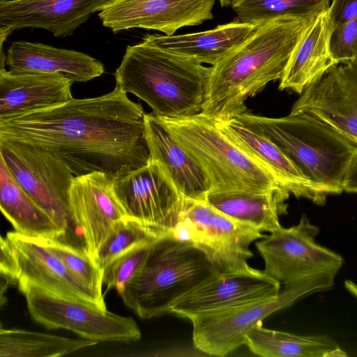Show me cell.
<instances>
[{"mask_svg":"<svg viewBox=\"0 0 357 357\" xmlns=\"http://www.w3.org/2000/svg\"><path fill=\"white\" fill-rule=\"evenodd\" d=\"M290 113L310 114L357 144V66H332L301 93Z\"/></svg>","mask_w":357,"mask_h":357,"instance_id":"9a60e30c","label":"cell"},{"mask_svg":"<svg viewBox=\"0 0 357 357\" xmlns=\"http://www.w3.org/2000/svg\"><path fill=\"white\" fill-rule=\"evenodd\" d=\"M331 0H235L238 20L259 26L282 17H316L327 10Z\"/></svg>","mask_w":357,"mask_h":357,"instance_id":"f1b7e54d","label":"cell"},{"mask_svg":"<svg viewBox=\"0 0 357 357\" xmlns=\"http://www.w3.org/2000/svg\"><path fill=\"white\" fill-rule=\"evenodd\" d=\"M154 240L132 247L104 267L102 280V284L107 285V290L114 289L119 294L125 289L142 267Z\"/></svg>","mask_w":357,"mask_h":357,"instance_id":"1f68e13d","label":"cell"},{"mask_svg":"<svg viewBox=\"0 0 357 357\" xmlns=\"http://www.w3.org/2000/svg\"><path fill=\"white\" fill-rule=\"evenodd\" d=\"M0 208L15 231L33 238L66 236L53 218L19 185L0 157Z\"/></svg>","mask_w":357,"mask_h":357,"instance_id":"484cf974","label":"cell"},{"mask_svg":"<svg viewBox=\"0 0 357 357\" xmlns=\"http://www.w3.org/2000/svg\"><path fill=\"white\" fill-rule=\"evenodd\" d=\"M112 1L1 0L0 28L10 33L24 28L43 29L64 38Z\"/></svg>","mask_w":357,"mask_h":357,"instance_id":"ac0fdd59","label":"cell"},{"mask_svg":"<svg viewBox=\"0 0 357 357\" xmlns=\"http://www.w3.org/2000/svg\"><path fill=\"white\" fill-rule=\"evenodd\" d=\"M114 177L93 172L75 176L69 191L73 220L93 257L114 225L126 215L113 189Z\"/></svg>","mask_w":357,"mask_h":357,"instance_id":"e0dca14e","label":"cell"},{"mask_svg":"<svg viewBox=\"0 0 357 357\" xmlns=\"http://www.w3.org/2000/svg\"><path fill=\"white\" fill-rule=\"evenodd\" d=\"M234 119L270 139L328 195L344 191L357 144L332 126L306 113L270 118L248 111Z\"/></svg>","mask_w":357,"mask_h":357,"instance_id":"277c9868","label":"cell"},{"mask_svg":"<svg viewBox=\"0 0 357 357\" xmlns=\"http://www.w3.org/2000/svg\"><path fill=\"white\" fill-rule=\"evenodd\" d=\"M257 27L236 20L205 31L173 36L149 34L143 40L199 63L213 66L244 42Z\"/></svg>","mask_w":357,"mask_h":357,"instance_id":"603a6c76","label":"cell"},{"mask_svg":"<svg viewBox=\"0 0 357 357\" xmlns=\"http://www.w3.org/2000/svg\"><path fill=\"white\" fill-rule=\"evenodd\" d=\"M220 130L297 198L324 205L328 196L311 181L270 139L246 127L236 119L216 121Z\"/></svg>","mask_w":357,"mask_h":357,"instance_id":"d6986e66","label":"cell"},{"mask_svg":"<svg viewBox=\"0 0 357 357\" xmlns=\"http://www.w3.org/2000/svg\"><path fill=\"white\" fill-rule=\"evenodd\" d=\"M255 325L245 337V344L264 357H335L347 354L326 335H300Z\"/></svg>","mask_w":357,"mask_h":357,"instance_id":"4316f807","label":"cell"},{"mask_svg":"<svg viewBox=\"0 0 357 357\" xmlns=\"http://www.w3.org/2000/svg\"><path fill=\"white\" fill-rule=\"evenodd\" d=\"M19 262L17 287L32 284L61 298L77 300L107 308L102 294L86 286L40 239L9 231L6 236Z\"/></svg>","mask_w":357,"mask_h":357,"instance_id":"2e32d148","label":"cell"},{"mask_svg":"<svg viewBox=\"0 0 357 357\" xmlns=\"http://www.w3.org/2000/svg\"><path fill=\"white\" fill-rule=\"evenodd\" d=\"M215 0H113L98 13L114 33L135 28L173 36L181 28L213 19Z\"/></svg>","mask_w":357,"mask_h":357,"instance_id":"5bb4252c","label":"cell"},{"mask_svg":"<svg viewBox=\"0 0 357 357\" xmlns=\"http://www.w3.org/2000/svg\"><path fill=\"white\" fill-rule=\"evenodd\" d=\"M344 191L357 194V153L354 155L343 181Z\"/></svg>","mask_w":357,"mask_h":357,"instance_id":"d590c367","label":"cell"},{"mask_svg":"<svg viewBox=\"0 0 357 357\" xmlns=\"http://www.w3.org/2000/svg\"><path fill=\"white\" fill-rule=\"evenodd\" d=\"M332 30L328 10L318 15L293 51L279 89L302 92L332 66L337 65L329 50Z\"/></svg>","mask_w":357,"mask_h":357,"instance_id":"cb8c5ba5","label":"cell"},{"mask_svg":"<svg viewBox=\"0 0 357 357\" xmlns=\"http://www.w3.org/2000/svg\"><path fill=\"white\" fill-rule=\"evenodd\" d=\"M290 193L283 188L261 191L210 192L206 201L223 213L273 232L282 227L279 218L287 213Z\"/></svg>","mask_w":357,"mask_h":357,"instance_id":"d4e9b609","label":"cell"},{"mask_svg":"<svg viewBox=\"0 0 357 357\" xmlns=\"http://www.w3.org/2000/svg\"><path fill=\"white\" fill-rule=\"evenodd\" d=\"M319 232V227L302 215L297 225L281 227L265 236L256 243L264 261V272L284 287L321 274H337L344 259L316 241Z\"/></svg>","mask_w":357,"mask_h":357,"instance_id":"30bf717a","label":"cell"},{"mask_svg":"<svg viewBox=\"0 0 357 357\" xmlns=\"http://www.w3.org/2000/svg\"><path fill=\"white\" fill-rule=\"evenodd\" d=\"M144 115L140 104L115 86L102 96L0 119V141L47 151L75 176L102 172L114 178L151 160Z\"/></svg>","mask_w":357,"mask_h":357,"instance_id":"6da1fadb","label":"cell"},{"mask_svg":"<svg viewBox=\"0 0 357 357\" xmlns=\"http://www.w3.org/2000/svg\"><path fill=\"white\" fill-rule=\"evenodd\" d=\"M24 295L32 319L44 327L63 328L94 341L131 342L141 337L136 321L130 317L111 312L97 305L61 298L40 287H18Z\"/></svg>","mask_w":357,"mask_h":357,"instance_id":"9c48e42d","label":"cell"},{"mask_svg":"<svg viewBox=\"0 0 357 357\" xmlns=\"http://www.w3.org/2000/svg\"><path fill=\"white\" fill-rule=\"evenodd\" d=\"M85 338L72 339L24 329L0 331V357H58L96 344Z\"/></svg>","mask_w":357,"mask_h":357,"instance_id":"83f0119b","label":"cell"},{"mask_svg":"<svg viewBox=\"0 0 357 357\" xmlns=\"http://www.w3.org/2000/svg\"><path fill=\"white\" fill-rule=\"evenodd\" d=\"M211 66L144 40L128 45L114 73L116 86L137 96L160 117L201 113Z\"/></svg>","mask_w":357,"mask_h":357,"instance_id":"3957f363","label":"cell"},{"mask_svg":"<svg viewBox=\"0 0 357 357\" xmlns=\"http://www.w3.org/2000/svg\"><path fill=\"white\" fill-rule=\"evenodd\" d=\"M0 275L12 284H17L20 275V266L16 252L8 238L1 236L0 239Z\"/></svg>","mask_w":357,"mask_h":357,"instance_id":"836d02e7","label":"cell"},{"mask_svg":"<svg viewBox=\"0 0 357 357\" xmlns=\"http://www.w3.org/2000/svg\"><path fill=\"white\" fill-rule=\"evenodd\" d=\"M144 132L151 160L161 165L180 192L187 198L206 200L211 186L206 174L153 112L145 113Z\"/></svg>","mask_w":357,"mask_h":357,"instance_id":"7402d4cb","label":"cell"},{"mask_svg":"<svg viewBox=\"0 0 357 357\" xmlns=\"http://www.w3.org/2000/svg\"><path fill=\"white\" fill-rule=\"evenodd\" d=\"M354 60L351 62H353L356 66H357V36H356V41L354 43Z\"/></svg>","mask_w":357,"mask_h":357,"instance_id":"74e56055","label":"cell"},{"mask_svg":"<svg viewBox=\"0 0 357 357\" xmlns=\"http://www.w3.org/2000/svg\"><path fill=\"white\" fill-rule=\"evenodd\" d=\"M222 7L231 6L235 0H218Z\"/></svg>","mask_w":357,"mask_h":357,"instance_id":"8d00e7d4","label":"cell"},{"mask_svg":"<svg viewBox=\"0 0 357 357\" xmlns=\"http://www.w3.org/2000/svg\"><path fill=\"white\" fill-rule=\"evenodd\" d=\"M6 65L14 71L61 74L73 82H86L105 72L100 61L85 53L23 40L11 43Z\"/></svg>","mask_w":357,"mask_h":357,"instance_id":"44dd1931","label":"cell"},{"mask_svg":"<svg viewBox=\"0 0 357 357\" xmlns=\"http://www.w3.org/2000/svg\"><path fill=\"white\" fill-rule=\"evenodd\" d=\"M281 284L264 271L217 273L178 301L170 314L190 321L199 316L277 296Z\"/></svg>","mask_w":357,"mask_h":357,"instance_id":"4fadbf2b","label":"cell"},{"mask_svg":"<svg viewBox=\"0 0 357 357\" xmlns=\"http://www.w3.org/2000/svg\"><path fill=\"white\" fill-rule=\"evenodd\" d=\"M1 51L0 119L52 106L73 98L74 83L61 74L6 70Z\"/></svg>","mask_w":357,"mask_h":357,"instance_id":"ffe728a7","label":"cell"},{"mask_svg":"<svg viewBox=\"0 0 357 357\" xmlns=\"http://www.w3.org/2000/svg\"><path fill=\"white\" fill-rule=\"evenodd\" d=\"M115 196L126 216L152 229L160 237L177 222L185 197L155 160L114 177Z\"/></svg>","mask_w":357,"mask_h":357,"instance_id":"7c38bea8","label":"cell"},{"mask_svg":"<svg viewBox=\"0 0 357 357\" xmlns=\"http://www.w3.org/2000/svg\"><path fill=\"white\" fill-rule=\"evenodd\" d=\"M331 30L357 17V0H331L328 9Z\"/></svg>","mask_w":357,"mask_h":357,"instance_id":"e575fe53","label":"cell"},{"mask_svg":"<svg viewBox=\"0 0 357 357\" xmlns=\"http://www.w3.org/2000/svg\"><path fill=\"white\" fill-rule=\"evenodd\" d=\"M169 236L192 243L209 259L218 273L250 267L252 243L265 236L256 227L218 210L206 200L185 197Z\"/></svg>","mask_w":357,"mask_h":357,"instance_id":"52a82bcc","label":"cell"},{"mask_svg":"<svg viewBox=\"0 0 357 357\" xmlns=\"http://www.w3.org/2000/svg\"><path fill=\"white\" fill-rule=\"evenodd\" d=\"M357 36V17L335 28L331 33L329 50L337 64L354 60V47Z\"/></svg>","mask_w":357,"mask_h":357,"instance_id":"d6a6232c","label":"cell"},{"mask_svg":"<svg viewBox=\"0 0 357 357\" xmlns=\"http://www.w3.org/2000/svg\"><path fill=\"white\" fill-rule=\"evenodd\" d=\"M160 237L144 224L125 216L119 220L98 248L93 259L102 270L119 255L142 243Z\"/></svg>","mask_w":357,"mask_h":357,"instance_id":"f546056e","label":"cell"},{"mask_svg":"<svg viewBox=\"0 0 357 357\" xmlns=\"http://www.w3.org/2000/svg\"><path fill=\"white\" fill-rule=\"evenodd\" d=\"M336 275H319L298 284L284 287L274 298L192 319L195 347L211 356L229 354L245 344L248 333L268 315L303 297L332 288Z\"/></svg>","mask_w":357,"mask_h":357,"instance_id":"ba28073f","label":"cell"},{"mask_svg":"<svg viewBox=\"0 0 357 357\" xmlns=\"http://www.w3.org/2000/svg\"><path fill=\"white\" fill-rule=\"evenodd\" d=\"M217 273L192 243L163 236L152 242L142 267L119 295L141 318L160 317Z\"/></svg>","mask_w":357,"mask_h":357,"instance_id":"5b68a950","label":"cell"},{"mask_svg":"<svg viewBox=\"0 0 357 357\" xmlns=\"http://www.w3.org/2000/svg\"><path fill=\"white\" fill-rule=\"evenodd\" d=\"M38 239L56 254L82 282L102 294V270L84 247L77 248L59 239Z\"/></svg>","mask_w":357,"mask_h":357,"instance_id":"4dcf8cb0","label":"cell"},{"mask_svg":"<svg viewBox=\"0 0 357 357\" xmlns=\"http://www.w3.org/2000/svg\"><path fill=\"white\" fill-rule=\"evenodd\" d=\"M206 174L210 192L261 191L282 188L266 169L232 142L215 121L202 113L158 116Z\"/></svg>","mask_w":357,"mask_h":357,"instance_id":"8992f818","label":"cell"},{"mask_svg":"<svg viewBox=\"0 0 357 357\" xmlns=\"http://www.w3.org/2000/svg\"><path fill=\"white\" fill-rule=\"evenodd\" d=\"M0 157L19 185L66 235L77 229L69 204L75 176L63 161L43 149L6 141H0Z\"/></svg>","mask_w":357,"mask_h":357,"instance_id":"8fae6325","label":"cell"},{"mask_svg":"<svg viewBox=\"0 0 357 357\" xmlns=\"http://www.w3.org/2000/svg\"><path fill=\"white\" fill-rule=\"evenodd\" d=\"M316 17H282L261 24L215 66L201 113L225 121L248 111L246 100L281 79L290 56Z\"/></svg>","mask_w":357,"mask_h":357,"instance_id":"7a4b0ae2","label":"cell"}]
</instances>
